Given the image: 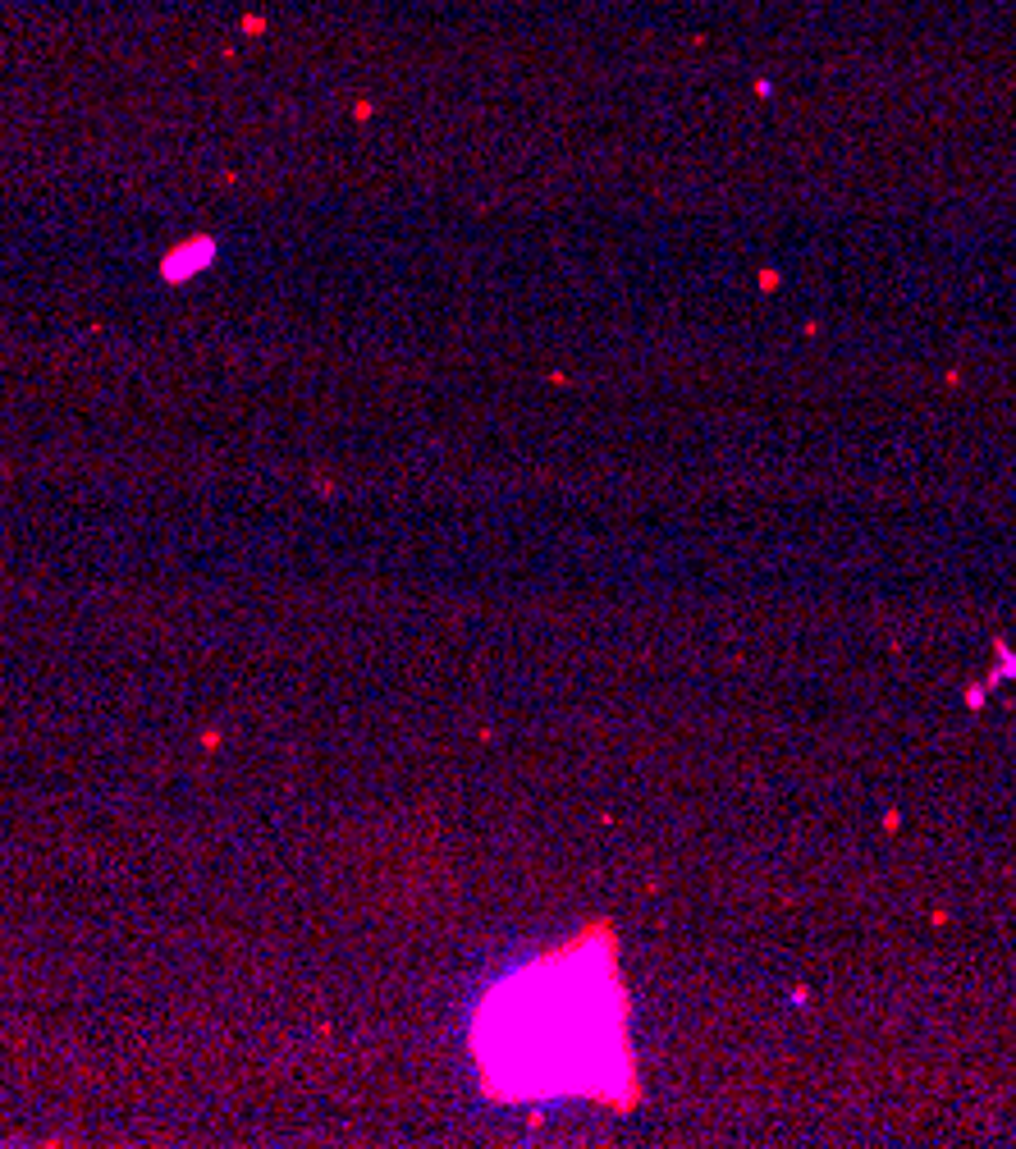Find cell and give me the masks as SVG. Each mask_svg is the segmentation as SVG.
<instances>
[{
	"label": "cell",
	"instance_id": "obj_1",
	"mask_svg": "<svg viewBox=\"0 0 1016 1149\" xmlns=\"http://www.w3.org/2000/svg\"><path fill=\"white\" fill-rule=\"evenodd\" d=\"M476 1058L499 1095H614L627 1040L609 953L563 948L499 985L476 1017Z\"/></svg>",
	"mask_w": 1016,
	"mask_h": 1149
}]
</instances>
